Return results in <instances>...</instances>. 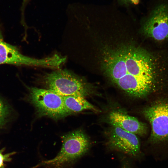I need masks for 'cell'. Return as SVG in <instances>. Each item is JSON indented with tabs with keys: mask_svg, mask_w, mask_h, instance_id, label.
<instances>
[{
	"mask_svg": "<svg viewBox=\"0 0 168 168\" xmlns=\"http://www.w3.org/2000/svg\"><path fill=\"white\" fill-rule=\"evenodd\" d=\"M27 88L28 92L24 99L33 106L38 116L57 120L69 115L63 96L46 88Z\"/></svg>",
	"mask_w": 168,
	"mask_h": 168,
	"instance_id": "cell-4",
	"label": "cell"
},
{
	"mask_svg": "<svg viewBox=\"0 0 168 168\" xmlns=\"http://www.w3.org/2000/svg\"><path fill=\"white\" fill-rule=\"evenodd\" d=\"M63 98L65 108L69 115L86 110H96L94 106L84 97L69 96H63Z\"/></svg>",
	"mask_w": 168,
	"mask_h": 168,
	"instance_id": "cell-10",
	"label": "cell"
},
{
	"mask_svg": "<svg viewBox=\"0 0 168 168\" xmlns=\"http://www.w3.org/2000/svg\"><path fill=\"white\" fill-rule=\"evenodd\" d=\"M109 119L112 126L118 127L128 132L140 136H144L147 133L146 124L134 117L114 111L110 114Z\"/></svg>",
	"mask_w": 168,
	"mask_h": 168,
	"instance_id": "cell-9",
	"label": "cell"
},
{
	"mask_svg": "<svg viewBox=\"0 0 168 168\" xmlns=\"http://www.w3.org/2000/svg\"><path fill=\"white\" fill-rule=\"evenodd\" d=\"M143 31L147 37L157 42L168 41V6L157 7L145 22Z\"/></svg>",
	"mask_w": 168,
	"mask_h": 168,
	"instance_id": "cell-8",
	"label": "cell"
},
{
	"mask_svg": "<svg viewBox=\"0 0 168 168\" xmlns=\"http://www.w3.org/2000/svg\"><path fill=\"white\" fill-rule=\"evenodd\" d=\"M122 168H132L129 163L127 161H123L122 163Z\"/></svg>",
	"mask_w": 168,
	"mask_h": 168,
	"instance_id": "cell-15",
	"label": "cell"
},
{
	"mask_svg": "<svg viewBox=\"0 0 168 168\" xmlns=\"http://www.w3.org/2000/svg\"><path fill=\"white\" fill-rule=\"evenodd\" d=\"M106 145L109 149L137 158L141 154V143L137 135L112 126L107 134Z\"/></svg>",
	"mask_w": 168,
	"mask_h": 168,
	"instance_id": "cell-7",
	"label": "cell"
},
{
	"mask_svg": "<svg viewBox=\"0 0 168 168\" xmlns=\"http://www.w3.org/2000/svg\"><path fill=\"white\" fill-rule=\"evenodd\" d=\"M31 0H23L21 5L20 8L21 10H25L26 7Z\"/></svg>",
	"mask_w": 168,
	"mask_h": 168,
	"instance_id": "cell-13",
	"label": "cell"
},
{
	"mask_svg": "<svg viewBox=\"0 0 168 168\" xmlns=\"http://www.w3.org/2000/svg\"><path fill=\"white\" fill-rule=\"evenodd\" d=\"M66 58L56 53L40 59L30 57L22 54L17 47L5 42L3 39L0 40V65L36 66L55 69L61 68Z\"/></svg>",
	"mask_w": 168,
	"mask_h": 168,
	"instance_id": "cell-6",
	"label": "cell"
},
{
	"mask_svg": "<svg viewBox=\"0 0 168 168\" xmlns=\"http://www.w3.org/2000/svg\"><path fill=\"white\" fill-rule=\"evenodd\" d=\"M4 149L5 148H3L0 150V168H5L4 162L11 161V158L10 156L15 153V152H13L3 155L2 153L4 151Z\"/></svg>",
	"mask_w": 168,
	"mask_h": 168,
	"instance_id": "cell-12",
	"label": "cell"
},
{
	"mask_svg": "<svg viewBox=\"0 0 168 168\" xmlns=\"http://www.w3.org/2000/svg\"><path fill=\"white\" fill-rule=\"evenodd\" d=\"M15 111L9 103L0 96V130L4 128L13 119Z\"/></svg>",
	"mask_w": 168,
	"mask_h": 168,
	"instance_id": "cell-11",
	"label": "cell"
},
{
	"mask_svg": "<svg viewBox=\"0 0 168 168\" xmlns=\"http://www.w3.org/2000/svg\"><path fill=\"white\" fill-rule=\"evenodd\" d=\"M102 67L119 88L137 98L168 87V53L122 45L104 51Z\"/></svg>",
	"mask_w": 168,
	"mask_h": 168,
	"instance_id": "cell-1",
	"label": "cell"
},
{
	"mask_svg": "<svg viewBox=\"0 0 168 168\" xmlns=\"http://www.w3.org/2000/svg\"><path fill=\"white\" fill-rule=\"evenodd\" d=\"M53 70L50 72L38 74L35 82L63 96L85 97L90 94V86L82 77L66 69Z\"/></svg>",
	"mask_w": 168,
	"mask_h": 168,
	"instance_id": "cell-3",
	"label": "cell"
},
{
	"mask_svg": "<svg viewBox=\"0 0 168 168\" xmlns=\"http://www.w3.org/2000/svg\"><path fill=\"white\" fill-rule=\"evenodd\" d=\"M2 39H3V37H2V32H1V30L0 28V40H2Z\"/></svg>",
	"mask_w": 168,
	"mask_h": 168,
	"instance_id": "cell-16",
	"label": "cell"
},
{
	"mask_svg": "<svg viewBox=\"0 0 168 168\" xmlns=\"http://www.w3.org/2000/svg\"><path fill=\"white\" fill-rule=\"evenodd\" d=\"M123 3L127 4H135L137 3L139 0H120Z\"/></svg>",
	"mask_w": 168,
	"mask_h": 168,
	"instance_id": "cell-14",
	"label": "cell"
},
{
	"mask_svg": "<svg viewBox=\"0 0 168 168\" xmlns=\"http://www.w3.org/2000/svg\"><path fill=\"white\" fill-rule=\"evenodd\" d=\"M150 122L151 132L148 142L160 159L168 157V96H160L143 112Z\"/></svg>",
	"mask_w": 168,
	"mask_h": 168,
	"instance_id": "cell-2",
	"label": "cell"
},
{
	"mask_svg": "<svg viewBox=\"0 0 168 168\" xmlns=\"http://www.w3.org/2000/svg\"><path fill=\"white\" fill-rule=\"evenodd\" d=\"M62 139V147L57 155L52 159L43 161L38 166L60 168L84 155L90 147L89 138L80 129L66 134Z\"/></svg>",
	"mask_w": 168,
	"mask_h": 168,
	"instance_id": "cell-5",
	"label": "cell"
}]
</instances>
